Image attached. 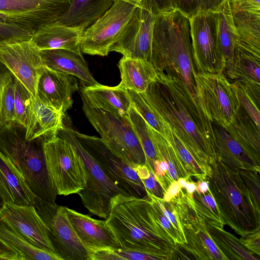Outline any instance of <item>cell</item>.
Returning a JSON list of instances; mask_svg holds the SVG:
<instances>
[{"instance_id":"cell-1","label":"cell","mask_w":260,"mask_h":260,"mask_svg":"<svg viewBox=\"0 0 260 260\" xmlns=\"http://www.w3.org/2000/svg\"><path fill=\"white\" fill-rule=\"evenodd\" d=\"M158 116L178 136L207 174L217 157L213 122L179 78L157 73L155 81L140 93Z\"/></svg>"},{"instance_id":"cell-2","label":"cell","mask_w":260,"mask_h":260,"mask_svg":"<svg viewBox=\"0 0 260 260\" xmlns=\"http://www.w3.org/2000/svg\"><path fill=\"white\" fill-rule=\"evenodd\" d=\"M106 223L121 248L176 259V244L156 218L147 194L137 198L119 194L111 201Z\"/></svg>"},{"instance_id":"cell-3","label":"cell","mask_w":260,"mask_h":260,"mask_svg":"<svg viewBox=\"0 0 260 260\" xmlns=\"http://www.w3.org/2000/svg\"><path fill=\"white\" fill-rule=\"evenodd\" d=\"M149 61L157 73L180 79L198 103L189 19L174 9L156 15Z\"/></svg>"},{"instance_id":"cell-4","label":"cell","mask_w":260,"mask_h":260,"mask_svg":"<svg viewBox=\"0 0 260 260\" xmlns=\"http://www.w3.org/2000/svg\"><path fill=\"white\" fill-rule=\"evenodd\" d=\"M209 166L206 180L224 225L241 236L260 230V207L252 199L238 170L229 169L218 156Z\"/></svg>"},{"instance_id":"cell-5","label":"cell","mask_w":260,"mask_h":260,"mask_svg":"<svg viewBox=\"0 0 260 260\" xmlns=\"http://www.w3.org/2000/svg\"><path fill=\"white\" fill-rule=\"evenodd\" d=\"M25 127L15 121L0 128V151L23 176L31 191L40 198L55 203L56 192L49 178L43 150L46 137L27 140Z\"/></svg>"},{"instance_id":"cell-6","label":"cell","mask_w":260,"mask_h":260,"mask_svg":"<svg viewBox=\"0 0 260 260\" xmlns=\"http://www.w3.org/2000/svg\"><path fill=\"white\" fill-rule=\"evenodd\" d=\"M82 99L84 114L108 147L132 167L145 165V153L129 117L92 107Z\"/></svg>"},{"instance_id":"cell-7","label":"cell","mask_w":260,"mask_h":260,"mask_svg":"<svg viewBox=\"0 0 260 260\" xmlns=\"http://www.w3.org/2000/svg\"><path fill=\"white\" fill-rule=\"evenodd\" d=\"M43 150L48 174L57 195L77 193L84 187V164L69 142L58 136L45 138Z\"/></svg>"},{"instance_id":"cell-8","label":"cell","mask_w":260,"mask_h":260,"mask_svg":"<svg viewBox=\"0 0 260 260\" xmlns=\"http://www.w3.org/2000/svg\"><path fill=\"white\" fill-rule=\"evenodd\" d=\"M174 208L185 243L179 244L193 259L228 260L210 236L207 223L196 213L192 195L181 188L178 194L169 201Z\"/></svg>"},{"instance_id":"cell-9","label":"cell","mask_w":260,"mask_h":260,"mask_svg":"<svg viewBox=\"0 0 260 260\" xmlns=\"http://www.w3.org/2000/svg\"><path fill=\"white\" fill-rule=\"evenodd\" d=\"M57 136L71 144L84 164L86 185L77 193L82 204L90 213L107 219L111 209L112 199L119 194H123L106 177L92 156L74 135L72 129L63 126L59 130Z\"/></svg>"},{"instance_id":"cell-10","label":"cell","mask_w":260,"mask_h":260,"mask_svg":"<svg viewBox=\"0 0 260 260\" xmlns=\"http://www.w3.org/2000/svg\"><path fill=\"white\" fill-rule=\"evenodd\" d=\"M142 0H113L111 6L83 31L81 52L105 56Z\"/></svg>"},{"instance_id":"cell-11","label":"cell","mask_w":260,"mask_h":260,"mask_svg":"<svg viewBox=\"0 0 260 260\" xmlns=\"http://www.w3.org/2000/svg\"><path fill=\"white\" fill-rule=\"evenodd\" d=\"M74 135L92 156L109 180L126 196L143 198L147 194L135 169L114 153L101 138L72 129Z\"/></svg>"},{"instance_id":"cell-12","label":"cell","mask_w":260,"mask_h":260,"mask_svg":"<svg viewBox=\"0 0 260 260\" xmlns=\"http://www.w3.org/2000/svg\"><path fill=\"white\" fill-rule=\"evenodd\" d=\"M196 94L208 118L225 128L232 121L240 105L232 83L223 73L196 72Z\"/></svg>"},{"instance_id":"cell-13","label":"cell","mask_w":260,"mask_h":260,"mask_svg":"<svg viewBox=\"0 0 260 260\" xmlns=\"http://www.w3.org/2000/svg\"><path fill=\"white\" fill-rule=\"evenodd\" d=\"M33 205L46 225L55 253L61 260H88V252L70 222L67 207L37 196Z\"/></svg>"},{"instance_id":"cell-14","label":"cell","mask_w":260,"mask_h":260,"mask_svg":"<svg viewBox=\"0 0 260 260\" xmlns=\"http://www.w3.org/2000/svg\"><path fill=\"white\" fill-rule=\"evenodd\" d=\"M189 19L193 60L198 72L223 73L225 65L218 48L216 12L199 13Z\"/></svg>"},{"instance_id":"cell-15","label":"cell","mask_w":260,"mask_h":260,"mask_svg":"<svg viewBox=\"0 0 260 260\" xmlns=\"http://www.w3.org/2000/svg\"><path fill=\"white\" fill-rule=\"evenodd\" d=\"M155 17L151 9L141 2L111 47L110 52H118L126 57L149 61Z\"/></svg>"},{"instance_id":"cell-16","label":"cell","mask_w":260,"mask_h":260,"mask_svg":"<svg viewBox=\"0 0 260 260\" xmlns=\"http://www.w3.org/2000/svg\"><path fill=\"white\" fill-rule=\"evenodd\" d=\"M0 62L35 96L44 68L40 50L31 39L0 47Z\"/></svg>"},{"instance_id":"cell-17","label":"cell","mask_w":260,"mask_h":260,"mask_svg":"<svg viewBox=\"0 0 260 260\" xmlns=\"http://www.w3.org/2000/svg\"><path fill=\"white\" fill-rule=\"evenodd\" d=\"M70 6V0H0V13L36 30L58 20Z\"/></svg>"},{"instance_id":"cell-18","label":"cell","mask_w":260,"mask_h":260,"mask_svg":"<svg viewBox=\"0 0 260 260\" xmlns=\"http://www.w3.org/2000/svg\"><path fill=\"white\" fill-rule=\"evenodd\" d=\"M0 220L32 245L55 253L47 227L34 205L5 203L0 209Z\"/></svg>"},{"instance_id":"cell-19","label":"cell","mask_w":260,"mask_h":260,"mask_svg":"<svg viewBox=\"0 0 260 260\" xmlns=\"http://www.w3.org/2000/svg\"><path fill=\"white\" fill-rule=\"evenodd\" d=\"M78 89L75 76L44 66L38 82L36 97L64 114L72 107V94Z\"/></svg>"},{"instance_id":"cell-20","label":"cell","mask_w":260,"mask_h":260,"mask_svg":"<svg viewBox=\"0 0 260 260\" xmlns=\"http://www.w3.org/2000/svg\"><path fill=\"white\" fill-rule=\"evenodd\" d=\"M67 211L73 228L88 252V260L97 250L121 248L106 220L95 219L68 208Z\"/></svg>"},{"instance_id":"cell-21","label":"cell","mask_w":260,"mask_h":260,"mask_svg":"<svg viewBox=\"0 0 260 260\" xmlns=\"http://www.w3.org/2000/svg\"><path fill=\"white\" fill-rule=\"evenodd\" d=\"M260 48L237 41L233 58L226 63L223 74L247 86H260Z\"/></svg>"},{"instance_id":"cell-22","label":"cell","mask_w":260,"mask_h":260,"mask_svg":"<svg viewBox=\"0 0 260 260\" xmlns=\"http://www.w3.org/2000/svg\"><path fill=\"white\" fill-rule=\"evenodd\" d=\"M84 30L55 21L38 27L31 40L40 50L63 49L81 52L80 42Z\"/></svg>"},{"instance_id":"cell-23","label":"cell","mask_w":260,"mask_h":260,"mask_svg":"<svg viewBox=\"0 0 260 260\" xmlns=\"http://www.w3.org/2000/svg\"><path fill=\"white\" fill-rule=\"evenodd\" d=\"M64 114L42 102L32 96L25 126V138L31 140L39 137L57 136L63 127Z\"/></svg>"},{"instance_id":"cell-24","label":"cell","mask_w":260,"mask_h":260,"mask_svg":"<svg viewBox=\"0 0 260 260\" xmlns=\"http://www.w3.org/2000/svg\"><path fill=\"white\" fill-rule=\"evenodd\" d=\"M40 55L44 66L75 76L83 86L99 84L92 76L81 52L63 49H47L40 50Z\"/></svg>"},{"instance_id":"cell-25","label":"cell","mask_w":260,"mask_h":260,"mask_svg":"<svg viewBox=\"0 0 260 260\" xmlns=\"http://www.w3.org/2000/svg\"><path fill=\"white\" fill-rule=\"evenodd\" d=\"M36 196L21 172L0 151V198L4 203L33 205Z\"/></svg>"},{"instance_id":"cell-26","label":"cell","mask_w":260,"mask_h":260,"mask_svg":"<svg viewBox=\"0 0 260 260\" xmlns=\"http://www.w3.org/2000/svg\"><path fill=\"white\" fill-rule=\"evenodd\" d=\"M81 96L90 106L104 109L115 114L128 116L132 106L127 90L116 86L99 84L81 88Z\"/></svg>"},{"instance_id":"cell-27","label":"cell","mask_w":260,"mask_h":260,"mask_svg":"<svg viewBox=\"0 0 260 260\" xmlns=\"http://www.w3.org/2000/svg\"><path fill=\"white\" fill-rule=\"evenodd\" d=\"M224 129L249 157L260 167V129L240 106L232 122Z\"/></svg>"},{"instance_id":"cell-28","label":"cell","mask_w":260,"mask_h":260,"mask_svg":"<svg viewBox=\"0 0 260 260\" xmlns=\"http://www.w3.org/2000/svg\"><path fill=\"white\" fill-rule=\"evenodd\" d=\"M121 82L118 86L127 90L141 93L155 81L157 72L148 60L123 56L118 63Z\"/></svg>"},{"instance_id":"cell-29","label":"cell","mask_w":260,"mask_h":260,"mask_svg":"<svg viewBox=\"0 0 260 260\" xmlns=\"http://www.w3.org/2000/svg\"><path fill=\"white\" fill-rule=\"evenodd\" d=\"M213 127L217 156L226 167L234 171L245 169L259 173L260 167L253 162L224 128L214 122Z\"/></svg>"},{"instance_id":"cell-30","label":"cell","mask_w":260,"mask_h":260,"mask_svg":"<svg viewBox=\"0 0 260 260\" xmlns=\"http://www.w3.org/2000/svg\"><path fill=\"white\" fill-rule=\"evenodd\" d=\"M113 0H70L68 10L58 22L85 30L106 12Z\"/></svg>"},{"instance_id":"cell-31","label":"cell","mask_w":260,"mask_h":260,"mask_svg":"<svg viewBox=\"0 0 260 260\" xmlns=\"http://www.w3.org/2000/svg\"><path fill=\"white\" fill-rule=\"evenodd\" d=\"M218 48L226 66L233 57L239 39L234 23L230 0H224L216 11Z\"/></svg>"},{"instance_id":"cell-32","label":"cell","mask_w":260,"mask_h":260,"mask_svg":"<svg viewBox=\"0 0 260 260\" xmlns=\"http://www.w3.org/2000/svg\"><path fill=\"white\" fill-rule=\"evenodd\" d=\"M230 5L239 39L249 45L260 48V11L241 9L231 2Z\"/></svg>"},{"instance_id":"cell-33","label":"cell","mask_w":260,"mask_h":260,"mask_svg":"<svg viewBox=\"0 0 260 260\" xmlns=\"http://www.w3.org/2000/svg\"><path fill=\"white\" fill-rule=\"evenodd\" d=\"M207 229L214 243L228 260H259V257L244 247L239 239L223 228L207 224Z\"/></svg>"},{"instance_id":"cell-34","label":"cell","mask_w":260,"mask_h":260,"mask_svg":"<svg viewBox=\"0 0 260 260\" xmlns=\"http://www.w3.org/2000/svg\"><path fill=\"white\" fill-rule=\"evenodd\" d=\"M150 129L157 159L165 161L168 164L166 178L169 185L172 182L178 181L180 178L190 180L191 177L185 170L170 143L163 136L150 126Z\"/></svg>"},{"instance_id":"cell-35","label":"cell","mask_w":260,"mask_h":260,"mask_svg":"<svg viewBox=\"0 0 260 260\" xmlns=\"http://www.w3.org/2000/svg\"><path fill=\"white\" fill-rule=\"evenodd\" d=\"M0 239L17 252L21 260H61L57 254L32 245L0 220Z\"/></svg>"},{"instance_id":"cell-36","label":"cell","mask_w":260,"mask_h":260,"mask_svg":"<svg viewBox=\"0 0 260 260\" xmlns=\"http://www.w3.org/2000/svg\"><path fill=\"white\" fill-rule=\"evenodd\" d=\"M164 137L173 147L185 170L191 176L198 180H206L207 175L197 162L184 143L176 133L165 122Z\"/></svg>"},{"instance_id":"cell-37","label":"cell","mask_w":260,"mask_h":260,"mask_svg":"<svg viewBox=\"0 0 260 260\" xmlns=\"http://www.w3.org/2000/svg\"><path fill=\"white\" fill-rule=\"evenodd\" d=\"M15 79L7 69L0 72V127L15 121Z\"/></svg>"},{"instance_id":"cell-38","label":"cell","mask_w":260,"mask_h":260,"mask_svg":"<svg viewBox=\"0 0 260 260\" xmlns=\"http://www.w3.org/2000/svg\"><path fill=\"white\" fill-rule=\"evenodd\" d=\"M128 117L137 133L146 156V164L153 173V162L157 159L155 149L152 141L150 126L132 106Z\"/></svg>"},{"instance_id":"cell-39","label":"cell","mask_w":260,"mask_h":260,"mask_svg":"<svg viewBox=\"0 0 260 260\" xmlns=\"http://www.w3.org/2000/svg\"><path fill=\"white\" fill-rule=\"evenodd\" d=\"M194 208L197 214L207 224L223 228L224 224L212 194L195 190L192 193Z\"/></svg>"},{"instance_id":"cell-40","label":"cell","mask_w":260,"mask_h":260,"mask_svg":"<svg viewBox=\"0 0 260 260\" xmlns=\"http://www.w3.org/2000/svg\"><path fill=\"white\" fill-rule=\"evenodd\" d=\"M174 9L190 19L201 13L216 12L224 0H171Z\"/></svg>"},{"instance_id":"cell-41","label":"cell","mask_w":260,"mask_h":260,"mask_svg":"<svg viewBox=\"0 0 260 260\" xmlns=\"http://www.w3.org/2000/svg\"><path fill=\"white\" fill-rule=\"evenodd\" d=\"M127 91L132 105L137 112L151 128L164 136L165 127L158 116L145 101L140 93L132 90Z\"/></svg>"},{"instance_id":"cell-42","label":"cell","mask_w":260,"mask_h":260,"mask_svg":"<svg viewBox=\"0 0 260 260\" xmlns=\"http://www.w3.org/2000/svg\"><path fill=\"white\" fill-rule=\"evenodd\" d=\"M34 96L17 78L15 79V121L25 127L31 98Z\"/></svg>"},{"instance_id":"cell-43","label":"cell","mask_w":260,"mask_h":260,"mask_svg":"<svg viewBox=\"0 0 260 260\" xmlns=\"http://www.w3.org/2000/svg\"><path fill=\"white\" fill-rule=\"evenodd\" d=\"M109 259L152 260L157 258L153 255L122 248L97 250L93 252L89 257V260Z\"/></svg>"},{"instance_id":"cell-44","label":"cell","mask_w":260,"mask_h":260,"mask_svg":"<svg viewBox=\"0 0 260 260\" xmlns=\"http://www.w3.org/2000/svg\"><path fill=\"white\" fill-rule=\"evenodd\" d=\"M35 30L13 22L0 23V47L31 39Z\"/></svg>"},{"instance_id":"cell-45","label":"cell","mask_w":260,"mask_h":260,"mask_svg":"<svg viewBox=\"0 0 260 260\" xmlns=\"http://www.w3.org/2000/svg\"><path fill=\"white\" fill-rule=\"evenodd\" d=\"M232 86L240 106L247 112L257 127L260 129L259 105L256 103L243 84L234 81Z\"/></svg>"},{"instance_id":"cell-46","label":"cell","mask_w":260,"mask_h":260,"mask_svg":"<svg viewBox=\"0 0 260 260\" xmlns=\"http://www.w3.org/2000/svg\"><path fill=\"white\" fill-rule=\"evenodd\" d=\"M147 194L150 198L151 204L156 219L168 233L169 236L176 244L185 243L186 241L184 236L176 230L167 217L164 214L152 196L148 193Z\"/></svg>"},{"instance_id":"cell-47","label":"cell","mask_w":260,"mask_h":260,"mask_svg":"<svg viewBox=\"0 0 260 260\" xmlns=\"http://www.w3.org/2000/svg\"><path fill=\"white\" fill-rule=\"evenodd\" d=\"M252 199L260 207V178L259 173L245 169L238 170Z\"/></svg>"},{"instance_id":"cell-48","label":"cell","mask_w":260,"mask_h":260,"mask_svg":"<svg viewBox=\"0 0 260 260\" xmlns=\"http://www.w3.org/2000/svg\"><path fill=\"white\" fill-rule=\"evenodd\" d=\"M239 239L245 248L259 257L260 230L242 236Z\"/></svg>"},{"instance_id":"cell-49","label":"cell","mask_w":260,"mask_h":260,"mask_svg":"<svg viewBox=\"0 0 260 260\" xmlns=\"http://www.w3.org/2000/svg\"><path fill=\"white\" fill-rule=\"evenodd\" d=\"M147 193L156 197L163 199L165 192L157 181L154 174L150 171L149 176L141 180Z\"/></svg>"},{"instance_id":"cell-50","label":"cell","mask_w":260,"mask_h":260,"mask_svg":"<svg viewBox=\"0 0 260 260\" xmlns=\"http://www.w3.org/2000/svg\"><path fill=\"white\" fill-rule=\"evenodd\" d=\"M156 15L174 10L171 0H142Z\"/></svg>"},{"instance_id":"cell-51","label":"cell","mask_w":260,"mask_h":260,"mask_svg":"<svg viewBox=\"0 0 260 260\" xmlns=\"http://www.w3.org/2000/svg\"><path fill=\"white\" fill-rule=\"evenodd\" d=\"M21 260L18 253L0 239V260Z\"/></svg>"},{"instance_id":"cell-52","label":"cell","mask_w":260,"mask_h":260,"mask_svg":"<svg viewBox=\"0 0 260 260\" xmlns=\"http://www.w3.org/2000/svg\"><path fill=\"white\" fill-rule=\"evenodd\" d=\"M237 7L243 10H260V0H230Z\"/></svg>"},{"instance_id":"cell-53","label":"cell","mask_w":260,"mask_h":260,"mask_svg":"<svg viewBox=\"0 0 260 260\" xmlns=\"http://www.w3.org/2000/svg\"><path fill=\"white\" fill-rule=\"evenodd\" d=\"M180 189L181 186L178 181L172 182L166 190L162 199L166 202H169L178 194Z\"/></svg>"},{"instance_id":"cell-54","label":"cell","mask_w":260,"mask_h":260,"mask_svg":"<svg viewBox=\"0 0 260 260\" xmlns=\"http://www.w3.org/2000/svg\"><path fill=\"white\" fill-rule=\"evenodd\" d=\"M196 190L200 192H206L209 190V184L206 180H198L195 182Z\"/></svg>"},{"instance_id":"cell-55","label":"cell","mask_w":260,"mask_h":260,"mask_svg":"<svg viewBox=\"0 0 260 260\" xmlns=\"http://www.w3.org/2000/svg\"><path fill=\"white\" fill-rule=\"evenodd\" d=\"M5 69H7V68L1 62H0V72Z\"/></svg>"},{"instance_id":"cell-56","label":"cell","mask_w":260,"mask_h":260,"mask_svg":"<svg viewBox=\"0 0 260 260\" xmlns=\"http://www.w3.org/2000/svg\"><path fill=\"white\" fill-rule=\"evenodd\" d=\"M4 204V202H3V201L0 198V209L3 206Z\"/></svg>"}]
</instances>
